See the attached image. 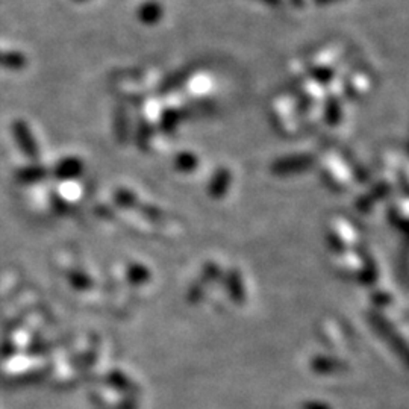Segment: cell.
Masks as SVG:
<instances>
[{"instance_id": "obj_1", "label": "cell", "mask_w": 409, "mask_h": 409, "mask_svg": "<svg viewBox=\"0 0 409 409\" xmlns=\"http://www.w3.org/2000/svg\"><path fill=\"white\" fill-rule=\"evenodd\" d=\"M14 135L17 140V144L20 146L26 156L31 159H38V146L35 143L29 128L26 126L23 121L14 123Z\"/></svg>"}, {"instance_id": "obj_2", "label": "cell", "mask_w": 409, "mask_h": 409, "mask_svg": "<svg viewBox=\"0 0 409 409\" xmlns=\"http://www.w3.org/2000/svg\"><path fill=\"white\" fill-rule=\"evenodd\" d=\"M82 170H84V165L79 159L68 158V159H64V161L57 167L55 174L57 177H59V179H73V177H77L79 174H81Z\"/></svg>"}, {"instance_id": "obj_3", "label": "cell", "mask_w": 409, "mask_h": 409, "mask_svg": "<svg viewBox=\"0 0 409 409\" xmlns=\"http://www.w3.org/2000/svg\"><path fill=\"white\" fill-rule=\"evenodd\" d=\"M128 278L132 283H143L149 281L150 274L143 265H131L128 270Z\"/></svg>"}, {"instance_id": "obj_4", "label": "cell", "mask_w": 409, "mask_h": 409, "mask_svg": "<svg viewBox=\"0 0 409 409\" xmlns=\"http://www.w3.org/2000/svg\"><path fill=\"white\" fill-rule=\"evenodd\" d=\"M44 174H46V170L41 167H29V168H24V170H22L19 173V179L23 181V182H35L41 179V177H44Z\"/></svg>"}, {"instance_id": "obj_5", "label": "cell", "mask_w": 409, "mask_h": 409, "mask_svg": "<svg viewBox=\"0 0 409 409\" xmlns=\"http://www.w3.org/2000/svg\"><path fill=\"white\" fill-rule=\"evenodd\" d=\"M115 200H117V203L123 208H132V207H135V203H137L135 195L126 190H119L117 193H115Z\"/></svg>"}, {"instance_id": "obj_6", "label": "cell", "mask_w": 409, "mask_h": 409, "mask_svg": "<svg viewBox=\"0 0 409 409\" xmlns=\"http://www.w3.org/2000/svg\"><path fill=\"white\" fill-rule=\"evenodd\" d=\"M70 281H72L73 287H76L79 290H87V288L91 287L90 279H88L82 273H72L70 274Z\"/></svg>"}]
</instances>
